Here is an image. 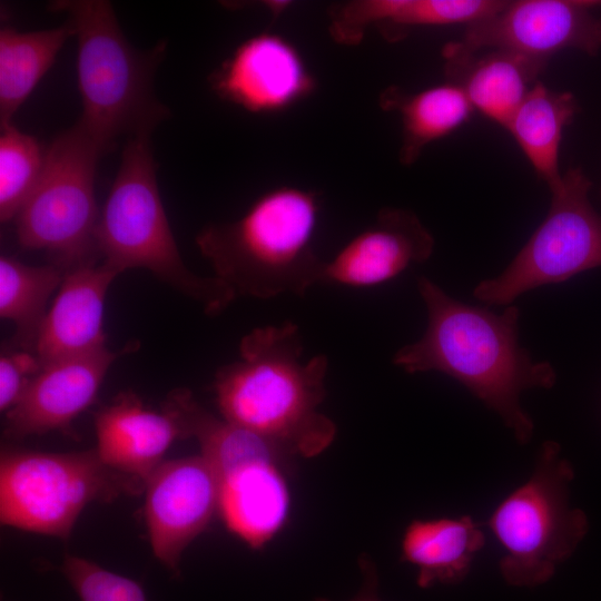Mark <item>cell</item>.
Returning a JSON list of instances; mask_svg holds the SVG:
<instances>
[{"label": "cell", "mask_w": 601, "mask_h": 601, "mask_svg": "<svg viewBox=\"0 0 601 601\" xmlns=\"http://www.w3.org/2000/svg\"><path fill=\"white\" fill-rule=\"evenodd\" d=\"M416 285L426 307V328L420 339L394 354L393 364L408 374L453 377L493 410L518 442L528 443L534 425L520 396L531 388H552L556 373L520 345L519 307L511 304L496 314L449 296L425 276Z\"/></svg>", "instance_id": "obj_1"}, {"label": "cell", "mask_w": 601, "mask_h": 601, "mask_svg": "<svg viewBox=\"0 0 601 601\" xmlns=\"http://www.w3.org/2000/svg\"><path fill=\"white\" fill-rule=\"evenodd\" d=\"M328 359L303 361L293 322L254 328L239 343V358L220 367L213 390L220 416L283 453L304 457L325 451L336 426L319 411Z\"/></svg>", "instance_id": "obj_2"}, {"label": "cell", "mask_w": 601, "mask_h": 601, "mask_svg": "<svg viewBox=\"0 0 601 601\" xmlns=\"http://www.w3.org/2000/svg\"><path fill=\"white\" fill-rule=\"evenodd\" d=\"M319 211L315 190L275 187L257 197L238 219L204 227L196 244L214 276L236 295L303 296L321 283L325 263L313 247Z\"/></svg>", "instance_id": "obj_3"}, {"label": "cell", "mask_w": 601, "mask_h": 601, "mask_svg": "<svg viewBox=\"0 0 601 601\" xmlns=\"http://www.w3.org/2000/svg\"><path fill=\"white\" fill-rule=\"evenodd\" d=\"M52 11L67 13L77 39L80 120L109 149L119 136L154 131L169 110L154 91L166 43L149 51L134 48L106 0H59Z\"/></svg>", "instance_id": "obj_4"}, {"label": "cell", "mask_w": 601, "mask_h": 601, "mask_svg": "<svg viewBox=\"0 0 601 601\" xmlns=\"http://www.w3.org/2000/svg\"><path fill=\"white\" fill-rule=\"evenodd\" d=\"M151 131L129 137L100 210L96 231L102 262L120 273L142 268L209 315L226 309L236 293L219 278L203 277L184 263L160 198Z\"/></svg>", "instance_id": "obj_5"}, {"label": "cell", "mask_w": 601, "mask_h": 601, "mask_svg": "<svg viewBox=\"0 0 601 601\" xmlns=\"http://www.w3.org/2000/svg\"><path fill=\"white\" fill-rule=\"evenodd\" d=\"M573 477L560 445L545 441L531 476L493 510L487 525L503 550L499 568L508 584L545 583L585 536L587 514L569 503Z\"/></svg>", "instance_id": "obj_6"}, {"label": "cell", "mask_w": 601, "mask_h": 601, "mask_svg": "<svg viewBox=\"0 0 601 601\" xmlns=\"http://www.w3.org/2000/svg\"><path fill=\"white\" fill-rule=\"evenodd\" d=\"M141 489L142 481L108 467L96 449L68 453L6 449L0 460V520L66 540L88 504Z\"/></svg>", "instance_id": "obj_7"}, {"label": "cell", "mask_w": 601, "mask_h": 601, "mask_svg": "<svg viewBox=\"0 0 601 601\" xmlns=\"http://www.w3.org/2000/svg\"><path fill=\"white\" fill-rule=\"evenodd\" d=\"M110 150L79 119L46 149L39 181L16 217L21 247L53 254L66 270L95 263L99 158Z\"/></svg>", "instance_id": "obj_8"}, {"label": "cell", "mask_w": 601, "mask_h": 601, "mask_svg": "<svg viewBox=\"0 0 601 601\" xmlns=\"http://www.w3.org/2000/svg\"><path fill=\"white\" fill-rule=\"evenodd\" d=\"M591 187L582 168L566 170L550 189L543 221L499 276L474 287L473 296L508 306L529 290L601 267V215L590 201Z\"/></svg>", "instance_id": "obj_9"}, {"label": "cell", "mask_w": 601, "mask_h": 601, "mask_svg": "<svg viewBox=\"0 0 601 601\" xmlns=\"http://www.w3.org/2000/svg\"><path fill=\"white\" fill-rule=\"evenodd\" d=\"M592 0H516L467 24L459 41L470 51L502 49L548 60L564 49L594 57L601 50V16Z\"/></svg>", "instance_id": "obj_10"}, {"label": "cell", "mask_w": 601, "mask_h": 601, "mask_svg": "<svg viewBox=\"0 0 601 601\" xmlns=\"http://www.w3.org/2000/svg\"><path fill=\"white\" fill-rule=\"evenodd\" d=\"M223 100L256 115L285 111L308 98L316 79L299 49L264 31L240 42L209 77Z\"/></svg>", "instance_id": "obj_11"}, {"label": "cell", "mask_w": 601, "mask_h": 601, "mask_svg": "<svg viewBox=\"0 0 601 601\" xmlns=\"http://www.w3.org/2000/svg\"><path fill=\"white\" fill-rule=\"evenodd\" d=\"M145 519L154 555L177 572L187 546L219 505V483L203 455L162 461L145 484Z\"/></svg>", "instance_id": "obj_12"}, {"label": "cell", "mask_w": 601, "mask_h": 601, "mask_svg": "<svg viewBox=\"0 0 601 601\" xmlns=\"http://www.w3.org/2000/svg\"><path fill=\"white\" fill-rule=\"evenodd\" d=\"M434 238L412 210L382 208L376 220L325 260L321 283L354 288L375 287L426 262Z\"/></svg>", "instance_id": "obj_13"}, {"label": "cell", "mask_w": 601, "mask_h": 601, "mask_svg": "<svg viewBox=\"0 0 601 601\" xmlns=\"http://www.w3.org/2000/svg\"><path fill=\"white\" fill-rule=\"evenodd\" d=\"M121 351H99L61 358L41 366L19 402L6 414L4 432L11 437L63 430L96 400L99 388Z\"/></svg>", "instance_id": "obj_14"}, {"label": "cell", "mask_w": 601, "mask_h": 601, "mask_svg": "<svg viewBox=\"0 0 601 601\" xmlns=\"http://www.w3.org/2000/svg\"><path fill=\"white\" fill-rule=\"evenodd\" d=\"M120 274L106 262L65 272L35 345L41 366L106 347L105 300L110 285Z\"/></svg>", "instance_id": "obj_15"}, {"label": "cell", "mask_w": 601, "mask_h": 601, "mask_svg": "<svg viewBox=\"0 0 601 601\" xmlns=\"http://www.w3.org/2000/svg\"><path fill=\"white\" fill-rule=\"evenodd\" d=\"M502 0H351L328 9V32L344 46L361 43L374 27L387 41H398L415 27L465 26L503 10Z\"/></svg>", "instance_id": "obj_16"}, {"label": "cell", "mask_w": 601, "mask_h": 601, "mask_svg": "<svg viewBox=\"0 0 601 601\" xmlns=\"http://www.w3.org/2000/svg\"><path fill=\"white\" fill-rule=\"evenodd\" d=\"M442 56L446 81L464 92L474 110L502 127L548 65L509 50L470 51L459 41L446 43Z\"/></svg>", "instance_id": "obj_17"}, {"label": "cell", "mask_w": 601, "mask_h": 601, "mask_svg": "<svg viewBox=\"0 0 601 601\" xmlns=\"http://www.w3.org/2000/svg\"><path fill=\"white\" fill-rule=\"evenodd\" d=\"M96 451L111 470L147 479L170 445L185 437L178 422L164 408L146 407L132 393H120L95 416Z\"/></svg>", "instance_id": "obj_18"}, {"label": "cell", "mask_w": 601, "mask_h": 601, "mask_svg": "<svg viewBox=\"0 0 601 601\" xmlns=\"http://www.w3.org/2000/svg\"><path fill=\"white\" fill-rule=\"evenodd\" d=\"M277 461L247 464L218 481V513L229 531L254 549L280 531L289 512V491Z\"/></svg>", "instance_id": "obj_19"}, {"label": "cell", "mask_w": 601, "mask_h": 601, "mask_svg": "<svg viewBox=\"0 0 601 601\" xmlns=\"http://www.w3.org/2000/svg\"><path fill=\"white\" fill-rule=\"evenodd\" d=\"M485 544V535L471 516L415 519L402 535L401 559L417 569V584H455L469 574Z\"/></svg>", "instance_id": "obj_20"}, {"label": "cell", "mask_w": 601, "mask_h": 601, "mask_svg": "<svg viewBox=\"0 0 601 601\" xmlns=\"http://www.w3.org/2000/svg\"><path fill=\"white\" fill-rule=\"evenodd\" d=\"M378 104L400 115L398 160L403 166L413 165L428 145L459 129L474 111L464 92L449 81L414 92L390 86L380 93Z\"/></svg>", "instance_id": "obj_21"}, {"label": "cell", "mask_w": 601, "mask_h": 601, "mask_svg": "<svg viewBox=\"0 0 601 601\" xmlns=\"http://www.w3.org/2000/svg\"><path fill=\"white\" fill-rule=\"evenodd\" d=\"M579 110L571 92L536 81L504 126L549 189L562 179L559 155L563 131Z\"/></svg>", "instance_id": "obj_22"}, {"label": "cell", "mask_w": 601, "mask_h": 601, "mask_svg": "<svg viewBox=\"0 0 601 601\" xmlns=\"http://www.w3.org/2000/svg\"><path fill=\"white\" fill-rule=\"evenodd\" d=\"M73 31L65 26L36 31L0 30V126L11 124Z\"/></svg>", "instance_id": "obj_23"}, {"label": "cell", "mask_w": 601, "mask_h": 601, "mask_svg": "<svg viewBox=\"0 0 601 601\" xmlns=\"http://www.w3.org/2000/svg\"><path fill=\"white\" fill-rule=\"evenodd\" d=\"M58 265L32 266L2 255L0 258V316L16 326L21 346L35 353L48 302L65 277Z\"/></svg>", "instance_id": "obj_24"}, {"label": "cell", "mask_w": 601, "mask_h": 601, "mask_svg": "<svg viewBox=\"0 0 601 601\" xmlns=\"http://www.w3.org/2000/svg\"><path fill=\"white\" fill-rule=\"evenodd\" d=\"M46 149L38 139L12 122L1 126L0 135V219L16 218L41 176Z\"/></svg>", "instance_id": "obj_25"}, {"label": "cell", "mask_w": 601, "mask_h": 601, "mask_svg": "<svg viewBox=\"0 0 601 601\" xmlns=\"http://www.w3.org/2000/svg\"><path fill=\"white\" fill-rule=\"evenodd\" d=\"M61 571L80 601H148L139 583L85 558L66 554Z\"/></svg>", "instance_id": "obj_26"}, {"label": "cell", "mask_w": 601, "mask_h": 601, "mask_svg": "<svg viewBox=\"0 0 601 601\" xmlns=\"http://www.w3.org/2000/svg\"><path fill=\"white\" fill-rule=\"evenodd\" d=\"M41 370L35 353H2L0 357V410L10 411L21 398L31 380Z\"/></svg>", "instance_id": "obj_27"}, {"label": "cell", "mask_w": 601, "mask_h": 601, "mask_svg": "<svg viewBox=\"0 0 601 601\" xmlns=\"http://www.w3.org/2000/svg\"><path fill=\"white\" fill-rule=\"evenodd\" d=\"M362 584L357 593L348 601H382L378 595V575L373 561L363 555L359 561ZM314 601H331L326 598H316Z\"/></svg>", "instance_id": "obj_28"}, {"label": "cell", "mask_w": 601, "mask_h": 601, "mask_svg": "<svg viewBox=\"0 0 601 601\" xmlns=\"http://www.w3.org/2000/svg\"><path fill=\"white\" fill-rule=\"evenodd\" d=\"M600 199H601V188H600Z\"/></svg>", "instance_id": "obj_29"}]
</instances>
